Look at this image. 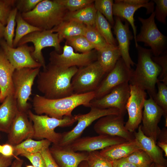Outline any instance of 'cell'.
<instances>
[{"instance_id": "6da1fadb", "label": "cell", "mask_w": 167, "mask_h": 167, "mask_svg": "<svg viewBox=\"0 0 167 167\" xmlns=\"http://www.w3.org/2000/svg\"><path fill=\"white\" fill-rule=\"evenodd\" d=\"M37 75V88L44 97L57 99L74 94L71 81L78 68H65L49 62Z\"/></svg>"}, {"instance_id": "7a4b0ae2", "label": "cell", "mask_w": 167, "mask_h": 167, "mask_svg": "<svg viewBox=\"0 0 167 167\" xmlns=\"http://www.w3.org/2000/svg\"><path fill=\"white\" fill-rule=\"evenodd\" d=\"M94 98V91L74 94L57 99H48L36 94L33 99L32 106L37 114H45L50 117L62 119L64 116H72L73 111L78 106L90 107V102Z\"/></svg>"}, {"instance_id": "3957f363", "label": "cell", "mask_w": 167, "mask_h": 167, "mask_svg": "<svg viewBox=\"0 0 167 167\" xmlns=\"http://www.w3.org/2000/svg\"><path fill=\"white\" fill-rule=\"evenodd\" d=\"M138 61L136 68L133 70L129 84L136 86L147 91L149 96L154 99L157 92L156 84L158 80L161 69L152 58L150 49L138 45L136 48Z\"/></svg>"}, {"instance_id": "277c9868", "label": "cell", "mask_w": 167, "mask_h": 167, "mask_svg": "<svg viewBox=\"0 0 167 167\" xmlns=\"http://www.w3.org/2000/svg\"><path fill=\"white\" fill-rule=\"evenodd\" d=\"M68 12L58 0H42L32 11L21 13L26 22L42 31L57 26L64 21Z\"/></svg>"}, {"instance_id": "5b68a950", "label": "cell", "mask_w": 167, "mask_h": 167, "mask_svg": "<svg viewBox=\"0 0 167 167\" xmlns=\"http://www.w3.org/2000/svg\"><path fill=\"white\" fill-rule=\"evenodd\" d=\"M27 114L33 123V138L41 140L46 139L55 145L59 144L62 133L56 132L55 129L58 127L71 126L76 122L74 115L64 116L62 119H58L46 115L35 114L29 109Z\"/></svg>"}, {"instance_id": "8992f818", "label": "cell", "mask_w": 167, "mask_h": 167, "mask_svg": "<svg viewBox=\"0 0 167 167\" xmlns=\"http://www.w3.org/2000/svg\"><path fill=\"white\" fill-rule=\"evenodd\" d=\"M141 24L140 32L136 38V48L138 42H143L145 46L150 48L153 56H158L166 50L167 38L158 29L155 22L154 11L149 17L144 19L139 17Z\"/></svg>"}, {"instance_id": "52a82bcc", "label": "cell", "mask_w": 167, "mask_h": 167, "mask_svg": "<svg viewBox=\"0 0 167 167\" xmlns=\"http://www.w3.org/2000/svg\"><path fill=\"white\" fill-rule=\"evenodd\" d=\"M40 68L26 67L14 71L12 81L19 111L27 113L29 110L28 101L32 94L34 81Z\"/></svg>"}, {"instance_id": "ba28073f", "label": "cell", "mask_w": 167, "mask_h": 167, "mask_svg": "<svg viewBox=\"0 0 167 167\" xmlns=\"http://www.w3.org/2000/svg\"><path fill=\"white\" fill-rule=\"evenodd\" d=\"M122 114L118 109L114 108L101 109L91 107L90 111L84 114L74 115L77 122L76 125L71 130L62 133L60 141L58 145L67 146L75 140L80 137L85 129L93 122L101 117L109 115Z\"/></svg>"}, {"instance_id": "9c48e42d", "label": "cell", "mask_w": 167, "mask_h": 167, "mask_svg": "<svg viewBox=\"0 0 167 167\" xmlns=\"http://www.w3.org/2000/svg\"><path fill=\"white\" fill-rule=\"evenodd\" d=\"M105 74L97 60L78 68L71 81L74 94L94 91Z\"/></svg>"}, {"instance_id": "30bf717a", "label": "cell", "mask_w": 167, "mask_h": 167, "mask_svg": "<svg viewBox=\"0 0 167 167\" xmlns=\"http://www.w3.org/2000/svg\"><path fill=\"white\" fill-rule=\"evenodd\" d=\"M30 42L32 43L34 45V50L31 53V56L34 60L41 65L43 68L46 66L42 52L43 49L46 47H52L58 53L61 50V42L58 33L53 32L50 30L36 31L30 33L22 38L17 46Z\"/></svg>"}, {"instance_id": "8fae6325", "label": "cell", "mask_w": 167, "mask_h": 167, "mask_svg": "<svg viewBox=\"0 0 167 167\" xmlns=\"http://www.w3.org/2000/svg\"><path fill=\"white\" fill-rule=\"evenodd\" d=\"M97 51L93 50L86 53H76L73 48L66 43L63 48L62 53L59 54L55 50L49 54L51 63L65 68L73 66L80 68L97 60Z\"/></svg>"}, {"instance_id": "7c38bea8", "label": "cell", "mask_w": 167, "mask_h": 167, "mask_svg": "<svg viewBox=\"0 0 167 167\" xmlns=\"http://www.w3.org/2000/svg\"><path fill=\"white\" fill-rule=\"evenodd\" d=\"M133 70L129 68L120 58L114 67L105 74L106 76L94 91V99L103 96L120 84L129 83Z\"/></svg>"}, {"instance_id": "4fadbf2b", "label": "cell", "mask_w": 167, "mask_h": 167, "mask_svg": "<svg viewBox=\"0 0 167 167\" xmlns=\"http://www.w3.org/2000/svg\"><path fill=\"white\" fill-rule=\"evenodd\" d=\"M154 3L148 0H116L114 1L113 6V15L127 21L131 26L135 45L137 27L135 25L134 15L139 8L144 7L146 14L154 11Z\"/></svg>"}, {"instance_id": "5bb4252c", "label": "cell", "mask_w": 167, "mask_h": 167, "mask_svg": "<svg viewBox=\"0 0 167 167\" xmlns=\"http://www.w3.org/2000/svg\"><path fill=\"white\" fill-rule=\"evenodd\" d=\"M129 85L130 95L126 106L128 118L125 126L129 131L133 133L142 121V109L147 94L146 91L136 86Z\"/></svg>"}, {"instance_id": "9a60e30c", "label": "cell", "mask_w": 167, "mask_h": 167, "mask_svg": "<svg viewBox=\"0 0 167 167\" xmlns=\"http://www.w3.org/2000/svg\"><path fill=\"white\" fill-rule=\"evenodd\" d=\"M124 115H109L99 118L94 124L93 129L99 135L119 137L127 141L135 139L134 132L125 127Z\"/></svg>"}, {"instance_id": "2e32d148", "label": "cell", "mask_w": 167, "mask_h": 167, "mask_svg": "<svg viewBox=\"0 0 167 167\" xmlns=\"http://www.w3.org/2000/svg\"><path fill=\"white\" fill-rule=\"evenodd\" d=\"M0 46L15 69L42 67L41 65L34 60L31 56V53L34 50L33 46L25 44L18 46L17 48L11 47L2 39L0 40Z\"/></svg>"}, {"instance_id": "e0dca14e", "label": "cell", "mask_w": 167, "mask_h": 167, "mask_svg": "<svg viewBox=\"0 0 167 167\" xmlns=\"http://www.w3.org/2000/svg\"><path fill=\"white\" fill-rule=\"evenodd\" d=\"M130 95L129 83H124L117 86L103 96L94 99L90 102V107L101 109L116 108L125 115L126 105Z\"/></svg>"}, {"instance_id": "ac0fdd59", "label": "cell", "mask_w": 167, "mask_h": 167, "mask_svg": "<svg viewBox=\"0 0 167 167\" xmlns=\"http://www.w3.org/2000/svg\"><path fill=\"white\" fill-rule=\"evenodd\" d=\"M149 97L144 102L141 128L146 136L152 138L156 143L161 130L158 124L164 113L163 110L153 98Z\"/></svg>"}, {"instance_id": "d6986e66", "label": "cell", "mask_w": 167, "mask_h": 167, "mask_svg": "<svg viewBox=\"0 0 167 167\" xmlns=\"http://www.w3.org/2000/svg\"><path fill=\"white\" fill-rule=\"evenodd\" d=\"M126 141L119 137L99 135L96 136L80 137L68 146L75 152H89L102 150L112 145Z\"/></svg>"}, {"instance_id": "ffe728a7", "label": "cell", "mask_w": 167, "mask_h": 167, "mask_svg": "<svg viewBox=\"0 0 167 167\" xmlns=\"http://www.w3.org/2000/svg\"><path fill=\"white\" fill-rule=\"evenodd\" d=\"M8 134L7 143L13 146L33 138V124L27 113L18 110Z\"/></svg>"}, {"instance_id": "44dd1931", "label": "cell", "mask_w": 167, "mask_h": 167, "mask_svg": "<svg viewBox=\"0 0 167 167\" xmlns=\"http://www.w3.org/2000/svg\"><path fill=\"white\" fill-rule=\"evenodd\" d=\"M120 18L115 17L113 25V32L116 37L118 47L120 51L121 58L129 68L135 64L132 60L130 54L129 49L131 41L134 38L130 30L129 24Z\"/></svg>"}, {"instance_id": "7402d4cb", "label": "cell", "mask_w": 167, "mask_h": 167, "mask_svg": "<svg viewBox=\"0 0 167 167\" xmlns=\"http://www.w3.org/2000/svg\"><path fill=\"white\" fill-rule=\"evenodd\" d=\"M49 150L59 167H79L82 162L86 161L88 153L75 152L69 146L53 144Z\"/></svg>"}, {"instance_id": "603a6c76", "label": "cell", "mask_w": 167, "mask_h": 167, "mask_svg": "<svg viewBox=\"0 0 167 167\" xmlns=\"http://www.w3.org/2000/svg\"><path fill=\"white\" fill-rule=\"evenodd\" d=\"M15 69L0 49V103L8 96L14 95L12 76Z\"/></svg>"}, {"instance_id": "cb8c5ba5", "label": "cell", "mask_w": 167, "mask_h": 167, "mask_svg": "<svg viewBox=\"0 0 167 167\" xmlns=\"http://www.w3.org/2000/svg\"><path fill=\"white\" fill-rule=\"evenodd\" d=\"M138 131L134 132L135 140L139 144L141 149L149 156L153 163L166 166L167 160L163 157V151L151 138L143 132L139 125Z\"/></svg>"}, {"instance_id": "d4e9b609", "label": "cell", "mask_w": 167, "mask_h": 167, "mask_svg": "<svg viewBox=\"0 0 167 167\" xmlns=\"http://www.w3.org/2000/svg\"><path fill=\"white\" fill-rule=\"evenodd\" d=\"M141 149L135 139L131 141L113 145L99 151L101 154L108 160L113 161L126 157L135 151Z\"/></svg>"}, {"instance_id": "484cf974", "label": "cell", "mask_w": 167, "mask_h": 167, "mask_svg": "<svg viewBox=\"0 0 167 167\" xmlns=\"http://www.w3.org/2000/svg\"><path fill=\"white\" fill-rule=\"evenodd\" d=\"M0 105V132L8 134L18 111L14 95L7 96Z\"/></svg>"}, {"instance_id": "4316f807", "label": "cell", "mask_w": 167, "mask_h": 167, "mask_svg": "<svg viewBox=\"0 0 167 167\" xmlns=\"http://www.w3.org/2000/svg\"><path fill=\"white\" fill-rule=\"evenodd\" d=\"M86 26L73 20H64L50 30L57 33L60 42L64 39L84 35Z\"/></svg>"}, {"instance_id": "83f0119b", "label": "cell", "mask_w": 167, "mask_h": 167, "mask_svg": "<svg viewBox=\"0 0 167 167\" xmlns=\"http://www.w3.org/2000/svg\"><path fill=\"white\" fill-rule=\"evenodd\" d=\"M120 58L121 54L117 45L108 44L97 51V61L106 73L114 67Z\"/></svg>"}, {"instance_id": "f1b7e54d", "label": "cell", "mask_w": 167, "mask_h": 167, "mask_svg": "<svg viewBox=\"0 0 167 167\" xmlns=\"http://www.w3.org/2000/svg\"><path fill=\"white\" fill-rule=\"evenodd\" d=\"M51 143L46 139L37 141L31 138H28L14 146V155L16 158L19 155L40 152L43 149L49 148Z\"/></svg>"}, {"instance_id": "f546056e", "label": "cell", "mask_w": 167, "mask_h": 167, "mask_svg": "<svg viewBox=\"0 0 167 167\" xmlns=\"http://www.w3.org/2000/svg\"><path fill=\"white\" fill-rule=\"evenodd\" d=\"M97 11L93 2L77 11H68L64 20H73L86 26H94Z\"/></svg>"}, {"instance_id": "4dcf8cb0", "label": "cell", "mask_w": 167, "mask_h": 167, "mask_svg": "<svg viewBox=\"0 0 167 167\" xmlns=\"http://www.w3.org/2000/svg\"><path fill=\"white\" fill-rule=\"evenodd\" d=\"M94 27L108 44L118 46L117 41L112 31L111 25L105 17L98 11H97L96 15Z\"/></svg>"}, {"instance_id": "1f68e13d", "label": "cell", "mask_w": 167, "mask_h": 167, "mask_svg": "<svg viewBox=\"0 0 167 167\" xmlns=\"http://www.w3.org/2000/svg\"><path fill=\"white\" fill-rule=\"evenodd\" d=\"M16 28L15 37L13 41V47L17 46L21 39L27 35L36 31H41L38 28L35 27L26 22L23 19L20 12H18L16 17Z\"/></svg>"}, {"instance_id": "d6a6232c", "label": "cell", "mask_w": 167, "mask_h": 167, "mask_svg": "<svg viewBox=\"0 0 167 167\" xmlns=\"http://www.w3.org/2000/svg\"><path fill=\"white\" fill-rule=\"evenodd\" d=\"M84 36L93 46L94 49L97 51L109 44L96 30L94 26H86Z\"/></svg>"}, {"instance_id": "836d02e7", "label": "cell", "mask_w": 167, "mask_h": 167, "mask_svg": "<svg viewBox=\"0 0 167 167\" xmlns=\"http://www.w3.org/2000/svg\"><path fill=\"white\" fill-rule=\"evenodd\" d=\"M18 12L17 9L15 7L11 11L8 18L6 26L5 27L3 37L7 44L13 47V41L16 23V17Z\"/></svg>"}, {"instance_id": "e575fe53", "label": "cell", "mask_w": 167, "mask_h": 167, "mask_svg": "<svg viewBox=\"0 0 167 167\" xmlns=\"http://www.w3.org/2000/svg\"><path fill=\"white\" fill-rule=\"evenodd\" d=\"M66 43L75 51L81 53L89 52L94 49L93 46L83 35L73 37L66 40Z\"/></svg>"}, {"instance_id": "d590c367", "label": "cell", "mask_w": 167, "mask_h": 167, "mask_svg": "<svg viewBox=\"0 0 167 167\" xmlns=\"http://www.w3.org/2000/svg\"><path fill=\"white\" fill-rule=\"evenodd\" d=\"M123 158L137 167H150L153 163L149 156L142 149L137 150Z\"/></svg>"}, {"instance_id": "8d00e7d4", "label": "cell", "mask_w": 167, "mask_h": 167, "mask_svg": "<svg viewBox=\"0 0 167 167\" xmlns=\"http://www.w3.org/2000/svg\"><path fill=\"white\" fill-rule=\"evenodd\" d=\"M113 2L112 0H96L94 2L97 11L101 13L112 26L114 24L113 11Z\"/></svg>"}, {"instance_id": "74e56055", "label": "cell", "mask_w": 167, "mask_h": 167, "mask_svg": "<svg viewBox=\"0 0 167 167\" xmlns=\"http://www.w3.org/2000/svg\"><path fill=\"white\" fill-rule=\"evenodd\" d=\"M158 92L154 100L163 110L165 119V126H167V85L159 80L156 83Z\"/></svg>"}, {"instance_id": "f35d334b", "label": "cell", "mask_w": 167, "mask_h": 167, "mask_svg": "<svg viewBox=\"0 0 167 167\" xmlns=\"http://www.w3.org/2000/svg\"><path fill=\"white\" fill-rule=\"evenodd\" d=\"M86 161L88 167H113V161L101 155L98 150L88 152Z\"/></svg>"}, {"instance_id": "ab89813d", "label": "cell", "mask_w": 167, "mask_h": 167, "mask_svg": "<svg viewBox=\"0 0 167 167\" xmlns=\"http://www.w3.org/2000/svg\"><path fill=\"white\" fill-rule=\"evenodd\" d=\"M93 0H58L68 11H77L94 2Z\"/></svg>"}, {"instance_id": "60d3db41", "label": "cell", "mask_w": 167, "mask_h": 167, "mask_svg": "<svg viewBox=\"0 0 167 167\" xmlns=\"http://www.w3.org/2000/svg\"><path fill=\"white\" fill-rule=\"evenodd\" d=\"M156 4L155 17L160 22L166 24L167 16V0H153Z\"/></svg>"}, {"instance_id": "b9f144b4", "label": "cell", "mask_w": 167, "mask_h": 167, "mask_svg": "<svg viewBox=\"0 0 167 167\" xmlns=\"http://www.w3.org/2000/svg\"><path fill=\"white\" fill-rule=\"evenodd\" d=\"M16 0H0V22L6 24L9 14L15 7Z\"/></svg>"}, {"instance_id": "7bdbcfd3", "label": "cell", "mask_w": 167, "mask_h": 167, "mask_svg": "<svg viewBox=\"0 0 167 167\" xmlns=\"http://www.w3.org/2000/svg\"><path fill=\"white\" fill-rule=\"evenodd\" d=\"M152 58L161 67V69L159 80L167 85V50L158 56H152Z\"/></svg>"}, {"instance_id": "ee69618b", "label": "cell", "mask_w": 167, "mask_h": 167, "mask_svg": "<svg viewBox=\"0 0 167 167\" xmlns=\"http://www.w3.org/2000/svg\"><path fill=\"white\" fill-rule=\"evenodd\" d=\"M42 0H16L15 7L18 12L21 13H27L33 10Z\"/></svg>"}, {"instance_id": "f6af8a7d", "label": "cell", "mask_w": 167, "mask_h": 167, "mask_svg": "<svg viewBox=\"0 0 167 167\" xmlns=\"http://www.w3.org/2000/svg\"><path fill=\"white\" fill-rule=\"evenodd\" d=\"M28 159L34 167H46L44 159L40 152L21 156Z\"/></svg>"}, {"instance_id": "bcb514c9", "label": "cell", "mask_w": 167, "mask_h": 167, "mask_svg": "<svg viewBox=\"0 0 167 167\" xmlns=\"http://www.w3.org/2000/svg\"><path fill=\"white\" fill-rule=\"evenodd\" d=\"M46 167H59L52 155L49 148L43 149L41 152Z\"/></svg>"}, {"instance_id": "7dc6e473", "label": "cell", "mask_w": 167, "mask_h": 167, "mask_svg": "<svg viewBox=\"0 0 167 167\" xmlns=\"http://www.w3.org/2000/svg\"><path fill=\"white\" fill-rule=\"evenodd\" d=\"M0 153L6 156H14V146L8 143L0 144Z\"/></svg>"}, {"instance_id": "c3c4849f", "label": "cell", "mask_w": 167, "mask_h": 167, "mask_svg": "<svg viewBox=\"0 0 167 167\" xmlns=\"http://www.w3.org/2000/svg\"><path fill=\"white\" fill-rule=\"evenodd\" d=\"M113 167H137L123 158L113 161Z\"/></svg>"}, {"instance_id": "681fc988", "label": "cell", "mask_w": 167, "mask_h": 167, "mask_svg": "<svg viewBox=\"0 0 167 167\" xmlns=\"http://www.w3.org/2000/svg\"><path fill=\"white\" fill-rule=\"evenodd\" d=\"M14 156H6L0 153V167H8L11 166Z\"/></svg>"}, {"instance_id": "f907efd6", "label": "cell", "mask_w": 167, "mask_h": 167, "mask_svg": "<svg viewBox=\"0 0 167 167\" xmlns=\"http://www.w3.org/2000/svg\"><path fill=\"white\" fill-rule=\"evenodd\" d=\"M157 140L158 142L167 143V130L166 128H164L161 130Z\"/></svg>"}, {"instance_id": "816d5d0a", "label": "cell", "mask_w": 167, "mask_h": 167, "mask_svg": "<svg viewBox=\"0 0 167 167\" xmlns=\"http://www.w3.org/2000/svg\"><path fill=\"white\" fill-rule=\"evenodd\" d=\"M23 163V160L17 157L13 161L10 167H22Z\"/></svg>"}, {"instance_id": "f5cc1de1", "label": "cell", "mask_w": 167, "mask_h": 167, "mask_svg": "<svg viewBox=\"0 0 167 167\" xmlns=\"http://www.w3.org/2000/svg\"><path fill=\"white\" fill-rule=\"evenodd\" d=\"M157 146L164 152L165 156H167V143L157 142L156 143Z\"/></svg>"}, {"instance_id": "db71d44e", "label": "cell", "mask_w": 167, "mask_h": 167, "mask_svg": "<svg viewBox=\"0 0 167 167\" xmlns=\"http://www.w3.org/2000/svg\"><path fill=\"white\" fill-rule=\"evenodd\" d=\"M5 27V26L0 22V40L3 37Z\"/></svg>"}, {"instance_id": "11a10c76", "label": "cell", "mask_w": 167, "mask_h": 167, "mask_svg": "<svg viewBox=\"0 0 167 167\" xmlns=\"http://www.w3.org/2000/svg\"><path fill=\"white\" fill-rule=\"evenodd\" d=\"M79 167H88L86 161L82 162L79 165Z\"/></svg>"}, {"instance_id": "9f6ffc18", "label": "cell", "mask_w": 167, "mask_h": 167, "mask_svg": "<svg viewBox=\"0 0 167 167\" xmlns=\"http://www.w3.org/2000/svg\"><path fill=\"white\" fill-rule=\"evenodd\" d=\"M154 167H166V166H163L162 165L155 164L154 163Z\"/></svg>"}, {"instance_id": "6f0895ef", "label": "cell", "mask_w": 167, "mask_h": 167, "mask_svg": "<svg viewBox=\"0 0 167 167\" xmlns=\"http://www.w3.org/2000/svg\"><path fill=\"white\" fill-rule=\"evenodd\" d=\"M26 167H34L32 165H28Z\"/></svg>"}, {"instance_id": "680465c9", "label": "cell", "mask_w": 167, "mask_h": 167, "mask_svg": "<svg viewBox=\"0 0 167 167\" xmlns=\"http://www.w3.org/2000/svg\"><path fill=\"white\" fill-rule=\"evenodd\" d=\"M154 163H153L150 167H154Z\"/></svg>"}, {"instance_id": "91938a15", "label": "cell", "mask_w": 167, "mask_h": 167, "mask_svg": "<svg viewBox=\"0 0 167 167\" xmlns=\"http://www.w3.org/2000/svg\"><path fill=\"white\" fill-rule=\"evenodd\" d=\"M1 139V136H0V139Z\"/></svg>"}]
</instances>
